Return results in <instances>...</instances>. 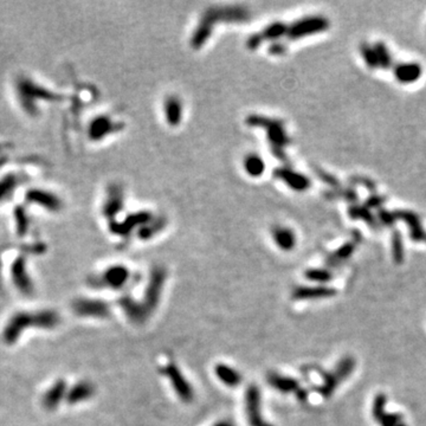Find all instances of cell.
<instances>
[{"mask_svg":"<svg viewBox=\"0 0 426 426\" xmlns=\"http://www.w3.org/2000/svg\"><path fill=\"white\" fill-rule=\"evenodd\" d=\"M59 316L52 310L37 311V313H26L20 311L14 315L4 329V338L7 344L12 345L18 340L26 328L38 327V328H53L58 325Z\"/></svg>","mask_w":426,"mask_h":426,"instance_id":"1","label":"cell"},{"mask_svg":"<svg viewBox=\"0 0 426 426\" xmlns=\"http://www.w3.org/2000/svg\"><path fill=\"white\" fill-rule=\"evenodd\" d=\"M16 91L18 101L20 102V105L28 115L36 116L39 112L40 103H47V102H56L58 101L60 96L58 94L52 93L45 87L37 84L31 78L20 77L18 78L16 83Z\"/></svg>","mask_w":426,"mask_h":426,"instance_id":"2","label":"cell"},{"mask_svg":"<svg viewBox=\"0 0 426 426\" xmlns=\"http://www.w3.org/2000/svg\"><path fill=\"white\" fill-rule=\"evenodd\" d=\"M248 124L252 127L265 129L266 139L271 144L273 153H283L285 146L289 143V138L285 132L284 124L281 121L270 119L260 115H252L248 117Z\"/></svg>","mask_w":426,"mask_h":426,"instance_id":"3","label":"cell"},{"mask_svg":"<svg viewBox=\"0 0 426 426\" xmlns=\"http://www.w3.org/2000/svg\"><path fill=\"white\" fill-rule=\"evenodd\" d=\"M329 28V22L321 16H308L297 19L288 26L287 37L290 40H299L302 38L317 35Z\"/></svg>","mask_w":426,"mask_h":426,"instance_id":"4","label":"cell"},{"mask_svg":"<svg viewBox=\"0 0 426 426\" xmlns=\"http://www.w3.org/2000/svg\"><path fill=\"white\" fill-rule=\"evenodd\" d=\"M166 277L167 272L165 268H162V266H155L151 271L150 280H148V284L146 287V290H144L143 301H141L143 307L146 308V310L150 313V315L153 313L155 308L158 307L160 297H161L163 285H165Z\"/></svg>","mask_w":426,"mask_h":426,"instance_id":"5","label":"cell"},{"mask_svg":"<svg viewBox=\"0 0 426 426\" xmlns=\"http://www.w3.org/2000/svg\"><path fill=\"white\" fill-rule=\"evenodd\" d=\"M161 373L168 379L171 385L173 387V391L182 402H192L195 399V391L191 384L187 381L185 375L182 374L181 371L176 364L169 363L165 367H162Z\"/></svg>","mask_w":426,"mask_h":426,"instance_id":"6","label":"cell"},{"mask_svg":"<svg viewBox=\"0 0 426 426\" xmlns=\"http://www.w3.org/2000/svg\"><path fill=\"white\" fill-rule=\"evenodd\" d=\"M288 26L289 25L283 22H273L268 26H265L261 32L250 36L248 41H246V45H248L250 50H256L265 41L279 40L282 37L287 36Z\"/></svg>","mask_w":426,"mask_h":426,"instance_id":"7","label":"cell"},{"mask_svg":"<svg viewBox=\"0 0 426 426\" xmlns=\"http://www.w3.org/2000/svg\"><path fill=\"white\" fill-rule=\"evenodd\" d=\"M245 411L251 426H273L262 417V397L257 386L251 385L245 393Z\"/></svg>","mask_w":426,"mask_h":426,"instance_id":"8","label":"cell"},{"mask_svg":"<svg viewBox=\"0 0 426 426\" xmlns=\"http://www.w3.org/2000/svg\"><path fill=\"white\" fill-rule=\"evenodd\" d=\"M76 315L82 317L105 318L110 315L109 304L102 300L79 299L72 304Z\"/></svg>","mask_w":426,"mask_h":426,"instance_id":"9","label":"cell"},{"mask_svg":"<svg viewBox=\"0 0 426 426\" xmlns=\"http://www.w3.org/2000/svg\"><path fill=\"white\" fill-rule=\"evenodd\" d=\"M28 203L43 207L44 210L50 212H59L63 207V203L58 196L50 191H45L43 188H31L26 193Z\"/></svg>","mask_w":426,"mask_h":426,"instance_id":"10","label":"cell"},{"mask_svg":"<svg viewBox=\"0 0 426 426\" xmlns=\"http://www.w3.org/2000/svg\"><path fill=\"white\" fill-rule=\"evenodd\" d=\"M129 276H131V272L124 265H113L105 269L97 281L101 287L121 289L127 283Z\"/></svg>","mask_w":426,"mask_h":426,"instance_id":"11","label":"cell"},{"mask_svg":"<svg viewBox=\"0 0 426 426\" xmlns=\"http://www.w3.org/2000/svg\"><path fill=\"white\" fill-rule=\"evenodd\" d=\"M120 124L113 121L109 116H97L91 121L88 127V136L93 141H101L106 136L119 131Z\"/></svg>","mask_w":426,"mask_h":426,"instance_id":"12","label":"cell"},{"mask_svg":"<svg viewBox=\"0 0 426 426\" xmlns=\"http://www.w3.org/2000/svg\"><path fill=\"white\" fill-rule=\"evenodd\" d=\"M275 177L287 185L289 188L296 192H304L310 187V181L304 174H301L296 171L289 169L287 167L277 168L275 172Z\"/></svg>","mask_w":426,"mask_h":426,"instance_id":"13","label":"cell"},{"mask_svg":"<svg viewBox=\"0 0 426 426\" xmlns=\"http://www.w3.org/2000/svg\"><path fill=\"white\" fill-rule=\"evenodd\" d=\"M119 306L123 310L125 316L129 321L135 325H142L144 321L150 316V313L146 310L141 302L135 301L134 299L129 296H123L119 300Z\"/></svg>","mask_w":426,"mask_h":426,"instance_id":"14","label":"cell"},{"mask_svg":"<svg viewBox=\"0 0 426 426\" xmlns=\"http://www.w3.org/2000/svg\"><path fill=\"white\" fill-rule=\"evenodd\" d=\"M163 115L169 127H178L184 116V105L180 98L176 95L167 96L163 102Z\"/></svg>","mask_w":426,"mask_h":426,"instance_id":"15","label":"cell"},{"mask_svg":"<svg viewBox=\"0 0 426 426\" xmlns=\"http://www.w3.org/2000/svg\"><path fill=\"white\" fill-rule=\"evenodd\" d=\"M394 77L398 82L402 84H410V83L417 82L421 77L423 69L421 66L414 62H401L395 64L393 68Z\"/></svg>","mask_w":426,"mask_h":426,"instance_id":"16","label":"cell"},{"mask_svg":"<svg viewBox=\"0 0 426 426\" xmlns=\"http://www.w3.org/2000/svg\"><path fill=\"white\" fill-rule=\"evenodd\" d=\"M12 279H13L14 284H16V287L23 292V294H25V295L31 294L32 289H33L32 282L28 275V271H26L25 260L23 257H19L13 262Z\"/></svg>","mask_w":426,"mask_h":426,"instance_id":"17","label":"cell"},{"mask_svg":"<svg viewBox=\"0 0 426 426\" xmlns=\"http://www.w3.org/2000/svg\"><path fill=\"white\" fill-rule=\"evenodd\" d=\"M385 395L379 394L373 405V414L375 420L382 426H406L402 423L401 418L397 414H387L385 412Z\"/></svg>","mask_w":426,"mask_h":426,"instance_id":"18","label":"cell"},{"mask_svg":"<svg viewBox=\"0 0 426 426\" xmlns=\"http://www.w3.org/2000/svg\"><path fill=\"white\" fill-rule=\"evenodd\" d=\"M271 237L276 246L282 251H291L296 245V235L290 227L283 225L272 226Z\"/></svg>","mask_w":426,"mask_h":426,"instance_id":"19","label":"cell"},{"mask_svg":"<svg viewBox=\"0 0 426 426\" xmlns=\"http://www.w3.org/2000/svg\"><path fill=\"white\" fill-rule=\"evenodd\" d=\"M335 295V290L328 287H297L292 291L294 300H317L327 299Z\"/></svg>","mask_w":426,"mask_h":426,"instance_id":"20","label":"cell"},{"mask_svg":"<svg viewBox=\"0 0 426 426\" xmlns=\"http://www.w3.org/2000/svg\"><path fill=\"white\" fill-rule=\"evenodd\" d=\"M268 382L269 385L277 391L282 392V393H297L301 390L300 389V384L297 380L290 378V376H285L280 374V373H269L268 375Z\"/></svg>","mask_w":426,"mask_h":426,"instance_id":"21","label":"cell"},{"mask_svg":"<svg viewBox=\"0 0 426 426\" xmlns=\"http://www.w3.org/2000/svg\"><path fill=\"white\" fill-rule=\"evenodd\" d=\"M64 397H67V385L63 380H58L44 394L43 404L45 409H56V406L63 400Z\"/></svg>","mask_w":426,"mask_h":426,"instance_id":"22","label":"cell"},{"mask_svg":"<svg viewBox=\"0 0 426 426\" xmlns=\"http://www.w3.org/2000/svg\"><path fill=\"white\" fill-rule=\"evenodd\" d=\"M215 374L219 381H222L225 386L237 387L242 382V375L238 371L232 368L229 365L219 364L215 366Z\"/></svg>","mask_w":426,"mask_h":426,"instance_id":"23","label":"cell"},{"mask_svg":"<svg viewBox=\"0 0 426 426\" xmlns=\"http://www.w3.org/2000/svg\"><path fill=\"white\" fill-rule=\"evenodd\" d=\"M243 169L250 178H260L265 172V162L257 153H249L243 158Z\"/></svg>","mask_w":426,"mask_h":426,"instance_id":"24","label":"cell"},{"mask_svg":"<svg viewBox=\"0 0 426 426\" xmlns=\"http://www.w3.org/2000/svg\"><path fill=\"white\" fill-rule=\"evenodd\" d=\"M95 393V387L89 381H81L75 385L67 393V400L69 404H78L86 401L93 397Z\"/></svg>","mask_w":426,"mask_h":426,"instance_id":"25","label":"cell"},{"mask_svg":"<svg viewBox=\"0 0 426 426\" xmlns=\"http://www.w3.org/2000/svg\"><path fill=\"white\" fill-rule=\"evenodd\" d=\"M121 206H122V195H121L120 188L114 187L110 189V195L108 196V199H106L103 206V213L108 218H110L113 215L115 216L121 210Z\"/></svg>","mask_w":426,"mask_h":426,"instance_id":"26","label":"cell"},{"mask_svg":"<svg viewBox=\"0 0 426 426\" xmlns=\"http://www.w3.org/2000/svg\"><path fill=\"white\" fill-rule=\"evenodd\" d=\"M397 216H400L401 219H404L406 223L410 224L411 233H412L413 239H416V241H420V239L423 238V229H421V225H420L419 220H418V217L416 218L412 213L406 212V211H400Z\"/></svg>","mask_w":426,"mask_h":426,"instance_id":"27","label":"cell"},{"mask_svg":"<svg viewBox=\"0 0 426 426\" xmlns=\"http://www.w3.org/2000/svg\"><path fill=\"white\" fill-rule=\"evenodd\" d=\"M374 50L376 53V58H378L379 68L389 69L392 66V57L389 49L386 48V45L384 43H376L374 45Z\"/></svg>","mask_w":426,"mask_h":426,"instance_id":"28","label":"cell"},{"mask_svg":"<svg viewBox=\"0 0 426 426\" xmlns=\"http://www.w3.org/2000/svg\"><path fill=\"white\" fill-rule=\"evenodd\" d=\"M361 53H363L364 60L366 62L368 68H371V69L379 68V63H378V58H376L374 47H370V45L364 44L363 47H361Z\"/></svg>","mask_w":426,"mask_h":426,"instance_id":"29","label":"cell"},{"mask_svg":"<svg viewBox=\"0 0 426 426\" xmlns=\"http://www.w3.org/2000/svg\"><path fill=\"white\" fill-rule=\"evenodd\" d=\"M306 277L309 281H313V282L325 283L332 279V275L325 269H310L306 272Z\"/></svg>","mask_w":426,"mask_h":426,"instance_id":"30","label":"cell"},{"mask_svg":"<svg viewBox=\"0 0 426 426\" xmlns=\"http://www.w3.org/2000/svg\"><path fill=\"white\" fill-rule=\"evenodd\" d=\"M353 251V245L351 244H347L345 246H342L341 249H338L335 253H333V256L329 257L328 260V263L332 264V263H338V262H342L346 258H348L351 256Z\"/></svg>","mask_w":426,"mask_h":426,"instance_id":"31","label":"cell"},{"mask_svg":"<svg viewBox=\"0 0 426 426\" xmlns=\"http://www.w3.org/2000/svg\"><path fill=\"white\" fill-rule=\"evenodd\" d=\"M393 254L397 262H400L402 260V256H404V253H402L401 239L399 235H394V238H393Z\"/></svg>","mask_w":426,"mask_h":426,"instance_id":"32","label":"cell"},{"mask_svg":"<svg viewBox=\"0 0 426 426\" xmlns=\"http://www.w3.org/2000/svg\"><path fill=\"white\" fill-rule=\"evenodd\" d=\"M213 426H235V425L232 424L231 421L224 420V421H219V423H217V424H215Z\"/></svg>","mask_w":426,"mask_h":426,"instance_id":"33","label":"cell"}]
</instances>
